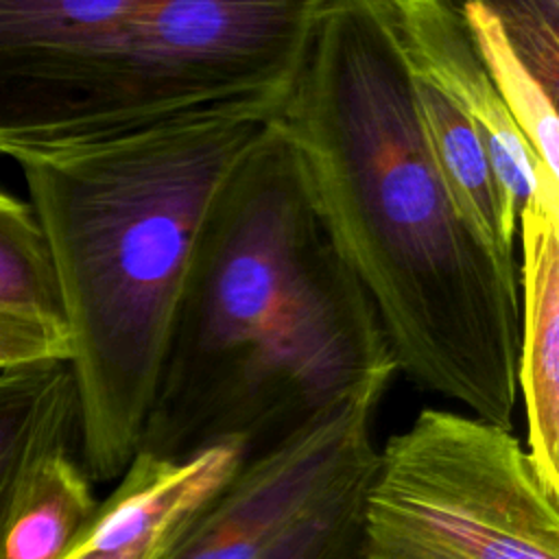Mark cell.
Returning <instances> with one entry per match:
<instances>
[{"label":"cell","mask_w":559,"mask_h":559,"mask_svg":"<svg viewBox=\"0 0 559 559\" xmlns=\"http://www.w3.org/2000/svg\"><path fill=\"white\" fill-rule=\"evenodd\" d=\"M301 31L304 0H0V155L269 103Z\"/></svg>","instance_id":"4"},{"label":"cell","mask_w":559,"mask_h":559,"mask_svg":"<svg viewBox=\"0 0 559 559\" xmlns=\"http://www.w3.org/2000/svg\"><path fill=\"white\" fill-rule=\"evenodd\" d=\"M496 15L507 41L535 74V79L557 96L559 61V0H483Z\"/></svg>","instance_id":"15"},{"label":"cell","mask_w":559,"mask_h":559,"mask_svg":"<svg viewBox=\"0 0 559 559\" xmlns=\"http://www.w3.org/2000/svg\"><path fill=\"white\" fill-rule=\"evenodd\" d=\"M476 50L502 96L513 122L531 144L548 181L559 183V124L550 94L507 41L496 15L483 0H461Z\"/></svg>","instance_id":"13"},{"label":"cell","mask_w":559,"mask_h":559,"mask_svg":"<svg viewBox=\"0 0 559 559\" xmlns=\"http://www.w3.org/2000/svg\"><path fill=\"white\" fill-rule=\"evenodd\" d=\"M22 319H31V317H20V314H7V312H0V325L13 323V321H22ZM35 321H39V319H35Z\"/></svg>","instance_id":"18"},{"label":"cell","mask_w":559,"mask_h":559,"mask_svg":"<svg viewBox=\"0 0 559 559\" xmlns=\"http://www.w3.org/2000/svg\"><path fill=\"white\" fill-rule=\"evenodd\" d=\"M522 240L518 400L524 404L526 452L559 493V207L537 199L518 216Z\"/></svg>","instance_id":"8"},{"label":"cell","mask_w":559,"mask_h":559,"mask_svg":"<svg viewBox=\"0 0 559 559\" xmlns=\"http://www.w3.org/2000/svg\"><path fill=\"white\" fill-rule=\"evenodd\" d=\"M277 109L234 105L22 157L52 258L94 483L135 456L205 214Z\"/></svg>","instance_id":"3"},{"label":"cell","mask_w":559,"mask_h":559,"mask_svg":"<svg viewBox=\"0 0 559 559\" xmlns=\"http://www.w3.org/2000/svg\"><path fill=\"white\" fill-rule=\"evenodd\" d=\"M413 85L426 138L459 210L498 253L513 260L518 227L507 216L485 140L441 90L417 74Z\"/></svg>","instance_id":"12"},{"label":"cell","mask_w":559,"mask_h":559,"mask_svg":"<svg viewBox=\"0 0 559 559\" xmlns=\"http://www.w3.org/2000/svg\"><path fill=\"white\" fill-rule=\"evenodd\" d=\"M365 393L249 452L166 559H266L310 520L358 498L376 463Z\"/></svg>","instance_id":"6"},{"label":"cell","mask_w":559,"mask_h":559,"mask_svg":"<svg viewBox=\"0 0 559 559\" xmlns=\"http://www.w3.org/2000/svg\"><path fill=\"white\" fill-rule=\"evenodd\" d=\"M203 509L186 467L138 454L61 559H166Z\"/></svg>","instance_id":"9"},{"label":"cell","mask_w":559,"mask_h":559,"mask_svg":"<svg viewBox=\"0 0 559 559\" xmlns=\"http://www.w3.org/2000/svg\"><path fill=\"white\" fill-rule=\"evenodd\" d=\"M275 124L380 314L397 371L511 428L515 262L474 229L439 170L389 0H325Z\"/></svg>","instance_id":"1"},{"label":"cell","mask_w":559,"mask_h":559,"mask_svg":"<svg viewBox=\"0 0 559 559\" xmlns=\"http://www.w3.org/2000/svg\"><path fill=\"white\" fill-rule=\"evenodd\" d=\"M0 312L66 328L46 236L31 205L0 190ZM68 330V328H66Z\"/></svg>","instance_id":"14"},{"label":"cell","mask_w":559,"mask_h":559,"mask_svg":"<svg viewBox=\"0 0 559 559\" xmlns=\"http://www.w3.org/2000/svg\"><path fill=\"white\" fill-rule=\"evenodd\" d=\"M389 4L411 72L441 90L485 140L509 221L518 227L520 212L533 199L559 207V183L546 179L498 94L463 17L461 0Z\"/></svg>","instance_id":"7"},{"label":"cell","mask_w":559,"mask_h":559,"mask_svg":"<svg viewBox=\"0 0 559 559\" xmlns=\"http://www.w3.org/2000/svg\"><path fill=\"white\" fill-rule=\"evenodd\" d=\"M349 559H559V493L513 428L426 406L378 448Z\"/></svg>","instance_id":"5"},{"label":"cell","mask_w":559,"mask_h":559,"mask_svg":"<svg viewBox=\"0 0 559 559\" xmlns=\"http://www.w3.org/2000/svg\"><path fill=\"white\" fill-rule=\"evenodd\" d=\"M397 373L380 314L275 118L192 249L138 452L247 454Z\"/></svg>","instance_id":"2"},{"label":"cell","mask_w":559,"mask_h":559,"mask_svg":"<svg viewBox=\"0 0 559 559\" xmlns=\"http://www.w3.org/2000/svg\"><path fill=\"white\" fill-rule=\"evenodd\" d=\"M76 439V389L68 360L0 369V515L26 467Z\"/></svg>","instance_id":"11"},{"label":"cell","mask_w":559,"mask_h":559,"mask_svg":"<svg viewBox=\"0 0 559 559\" xmlns=\"http://www.w3.org/2000/svg\"><path fill=\"white\" fill-rule=\"evenodd\" d=\"M74 443L50 445L22 474L0 515V559H61L90 524L98 498Z\"/></svg>","instance_id":"10"},{"label":"cell","mask_w":559,"mask_h":559,"mask_svg":"<svg viewBox=\"0 0 559 559\" xmlns=\"http://www.w3.org/2000/svg\"><path fill=\"white\" fill-rule=\"evenodd\" d=\"M360 496L310 520L266 559H349L356 542Z\"/></svg>","instance_id":"16"},{"label":"cell","mask_w":559,"mask_h":559,"mask_svg":"<svg viewBox=\"0 0 559 559\" xmlns=\"http://www.w3.org/2000/svg\"><path fill=\"white\" fill-rule=\"evenodd\" d=\"M68 358L70 336L66 328L35 319L0 325V369Z\"/></svg>","instance_id":"17"}]
</instances>
